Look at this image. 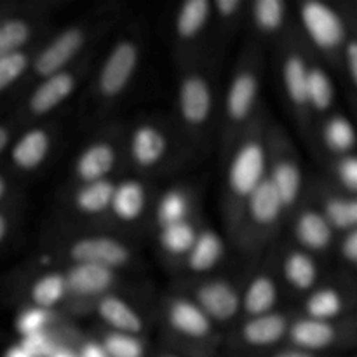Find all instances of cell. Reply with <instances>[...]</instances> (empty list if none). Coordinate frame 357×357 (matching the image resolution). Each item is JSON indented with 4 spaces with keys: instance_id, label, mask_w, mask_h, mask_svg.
Segmentation results:
<instances>
[{
    "instance_id": "cell-1",
    "label": "cell",
    "mask_w": 357,
    "mask_h": 357,
    "mask_svg": "<svg viewBox=\"0 0 357 357\" xmlns=\"http://www.w3.org/2000/svg\"><path fill=\"white\" fill-rule=\"evenodd\" d=\"M218 121V84L211 54L178 66L173 126L188 153L208 149Z\"/></svg>"
},
{
    "instance_id": "cell-2",
    "label": "cell",
    "mask_w": 357,
    "mask_h": 357,
    "mask_svg": "<svg viewBox=\"0 0 357 357\" xmlns=\"http://www.w3.org/2000/svg\"><path fill=\"white\" fill-rule=\"evenodd\" d=\"M271 122L265 105L227 155L222 215L227 236L232 237L244 204L267 178V128Z\"/></svg>"
},
{
    "instance_id": "cell-3",
    "label": "cell",
    "mask_w": 357,
    "mask_h": 357,
    "mask_svg": "<svg viewBox=\"0 0 357 357\" xmlns=\"http://www.w3.org/2000/svg\"><path fill=\"white\" fill-rule=\"evenodd\" d=\"M261 80H264V52L261 44L250 38L241 49L220 105L218 139L223 159L236 145L237 138L246 131L261 110Z\"/></svg>"
},
{
    "instance_id": "cell-4",
    "label": "cell",
    "mask_w": 357,
    "mask_h": 357,
    "mask_svg": "<svg viewBox=\"0 0 357 357\" xmlns=\"http://www.w3.org/2000/svg\"><path fill=\"white\" fill-rule=\"evenodd\" d=\"M112 23H114V20L107 13L103 16L84 17V20L73 21L54 33L51 31L44 38V42L38 45L26 77L20 84V87L14 91V101L23 96L37 82L79 61L86 52L93 49L94 42L100 38L103 31L108 30V26H112Z\"/></svg>"
},
{
    "instance_id": "cell-5",
    "label": "cell",
    "mask_w": 357,
    "mask_h": 357,
    "mask_svg": "<svg viewBox=\"0 0 357 357\" xmlns=\"http://www.w3.org/2000/svg\"><path fill=\"white\" fill-rule=\"evenodd\" d=\"M190 153L181 143L173 122L160 117H143L126 128V166L138 178L167 173Z\"/></svg>"
},
{
    "instance_id": "cell-6",
    "label": "cell",
    "mask_w": 357,
    "mask_h": 357,
    "mask_svg": "<svg viewBox=\"0 0 357 357\" xmlns=\"http://www.w3.org/2000/svg\"><path fill=\"white\" fill-rule=\"evenodd\" d=\"M164 351L183 357H220L222 333L209 317L180 291L169 293L160 303Z\"/></svg>"
},
{
    "instance_id": "cell-7",
    "label": "cell",
    "mask_w": 357,
    "mask_h": 357,
    "mask_svg": "<svg viewBox=\"0 0 357 357\" xmlns=\"http://www.w3.org/2000/svg\"><path fill=\"white\" fill-rule=\"evenodd\" d=\"M296 24L303 40L324 66L340 70V58L349 31L357 26L356 3H330L303 0L296 3Z\"/></svg>"
},
{
    "instance_id": "cell-8",
    "label": "cell",
    "mask_w": 357,
    "mask_h": 357,
    "mask_svg": "<svg viewBox=\"0 0 357 357\" xmlns=\"http://www.w3.org/2000/svg\"><path fill=\"white\" fill-rule=\"evenodd\" d=\"M143 58V37L138 30L121 35L94 68L91 103L105 115L117 107L131 89Z\"/></svg>"
},
{
    "instance_id": "cell-9",
    "label": "cell",
    "mask_w": 357,
    "mask_h": 357,
    "mask_svg": "<svg viewBox=\"0 0 357 357\" xmlns=\"http://www.w3.org/2000/svg\"><path fill=\"white\" fill-rule=\"evenodd\" d=\"M96 56L98 51L93 47L72 66L30 87L23 96L16 100V108L13 114L14 121L23 128L45 121L49 115L54 114L58 108L75 96L91 72H94Z\"/></svg>"
},
{
    "instance_id": "cell-10",
    "label": "cell",
    "mask_w": 357,
    "mask_h": 357,
    "mask_svg": "<svg viewBox=\"0 0 357 357\" xmlns=\"http://www.w3.org/2000/svg\"><path fill=\"white\" fill-rule=\"evenodd\" d=\"M286 223L288 215L284 206L271 181L265 178L244 204L230 241L246 257H260L274 244Z\"/></svg>"
},
{
    "instance_id": "cell-11",
    "label": "cell",
    "mask_w": 357,
    "mask_h": 357,
    "mask_svg": "<svg viewBox=\"0 0 357 357\" xmlns=\"http://www.w3.org/2000/svg\"><path fill=\"white\" fill-rule=\"evenodd\" d=\"M278 54L279 79L284 100L288 103L291 117L296 128L302 132L307 143H314V122L310 117L309 103H307V73L312 51L303 40L298 26L295 23L288 33L275 45Z\"/></svg>"
},
{
    "instance_id": "cell-12",
    "label": "cell",
    "mask_w": 357,
    "mask_h": 357,
    "mask_svg": "<svg viewBox=\"0 0 357 357\" xmlns=\"http://www.w3.org/2000/svg\"><path fill=\"white\" fill-rule=\"evenodd\" d=\"M267 180L278 192L286 215H293L305 190L298 150L281 124L271 119L267 128Z\"/></svg>"
},
{
    "instance_id": "cell-13",
    "label": "cell",
    "mask_w": 357,
    "mask_h": 357,
    "mask_svg": "<svg viewBox=\"0 0 357 357\" xmlns=\"http://www.w3.org/2000/svg\"><path fill=\"white\" fill-rule=\"evenodd\" d=\"M298 312L278 309L253 317H241L222 335V354H255L286 345L291 321Z\"/></svg>"
},
{
    "instance_id": "cell-14",
    "label": "cell",
    "mask_w": 357,
    "mask_h": 357,
    "mask_svg": "<svg viewBox=\"0 0 357 357\" xmlns=\"http://www.w3.org/2000/svg\"><path fill=\"white\" fill-rule=\"evenodd\" d=\"M357 344L356 314L337 321H319L296 314L289 326L286 345L307 354L328 357V354L349 352Z\"/></svg>"
},
{
    "instance_id": "cell-15",
    "label": "cell",
    "mask_w": 357,
    "mask_h": 357,
    "mask_svg": "<svg viewBox=\"0 0 357 357\" xmlns=\"http://www.w3.org/2000/svg\"><path fill=\"white\" fill-rule=\"evenodd\" d=\"M124 135L126 128L119 124H108L98 131L73 159L72 183L115 180L117 171L126 166Z\"/></svg>"
},
{
    "instance_id": "cell-16",
    "label": "cell",
    "mask_w": 357,
    "mask_h": 357,
    "mask_svg": "<svg viewBox=\"0 0 357 357\" xmlns=\"http://www.w3.org/2000/svg\"><path fill=\"white\" fill-rule=\"evenodd\" d=\"M58 258L68 264L100 265L122 272L136 264V251L124 237L108 232L77 234L65 239L56 251Z\"/></svg>"
},
{
    "instance_id": "cell-17",
    "label": "cell",
    "mask_w": 357,
    "mask_h": 357,
    "mask_svg": "<svg viewBox=\"0 0 357 357\" xmlns=\"http://www.w3.org/2000/svg\"><path fill=\"white\" fill-rule=\"evenodd\" d=\"M187 295L216 328H230L241 319V284L223 275H202L185 282Z\"/></svg>"
},
{
    "instance_id": "cell-18",
    "label": "cell",
    "mask_w": 357,
    "mask_h": 357,
    "mask_svg": "<svg viewBox=\"0 0 357 357\" xmlns=\"http://www.w3.org/2000/svg\"><path fill=\"white\" fill-rule=\"evenodd\" d=\"M213 31L211 0H185L173 16V45L178 66L209 54V33Z\"/></svg>"
},
{
    "instance_id": "cell-19",
    "label": "cell",
    "mask_w": 357,
    "mask_h": 357,
    "mask_svg": "<svg viewBox=\"0 0 357 357\" xmlns=\"http://www.w3.org/2000/svg\"><path fill=\"white\" fill-rule=\"evenodd\" d=\"M58 143V129L49 122H35L20 128L14 136L9 150H7V173L10 176H30L40 171L49 159Z\"/></svg>"
},
{
    "instance_id": "cell-20",
    "label": "cell",
    "mask_w": 357,
    "mask_h": 357,
    "mask_svg": "<svg viewBox=\"0 0 357 357\" xmlns=\"http://www.w3.org/2000/svg\"><path fill=\"white\" fill-rule=\"evenodd\" d=\"M268 250L257 268L241 286V317L261 316L279 309L281 302V279L278 272V253Z\"/></svg>"
},
{
    "instance_id": "cell-21",
    "label": "cell",
    "mask_w": 357,
    "mask_h": 357,
    "mask_svg": "<svg viewBox=\"0 0 357 357\" xmlns=\"http://www.w3.org/2000/svg\"><path fill=\"white\" fill-rule=\"evenodd\" d=\"M302 201L310 202L324 216L335 234L357 229V199L335 187L326 176H316L305 181Z\"/></svg>"
},
{
    "instance_id": "cell-22",
    "label": "cell",
    "mask_w": 357,
    "mask_h": 357,
    "mask_svg": "<svg viewBox=\"0 0 357 357\" xmlns=\"http://www.w3.org/2000/svg\"><path fill=\"white\" fill-rule=\"evenodd\" d=\"M354 275L323 281L303 296L302 316L319 321H337L356 314V284Z\"/></svg>"
},
{
    "instance_id": "cell-23",
    "label": "cell",
    "mask_w": 357,
    "mask_h": 357,
    "mask_svg": "<svg viewBox=\"0 0 357 357\" xmlns=\"http://www.w3.org/2000/svg\"><path fill=\"white\" fill-rule=\"evenodd\" d=\"M49 7L51 3H24L0 23V58L23 51L51 33L44 20Z\"/></svg>"
},
{
    "instance_id": "cell-24",
    "label": "cell",
    "mask_w": 357,
    "mask_h": 357,
    "mask_svg": "<svg viewBox=\"0 0 357 357\" xmlns=\"http://www.w3.org/2000/svg\"><path fill=\"white\" fill-rule=\"evenodd\" d=\"M152 190L143 178L131 176L115 180L114 195L107 218L119 229H136L150 216L152 209Z\"/></svg>"
},
{
    "instance_id": "cell-25",
    "label": "cell",
    "mask_w": 357,
    "mask_h": 357,
    "mask_svg": "<svg viewBox=\"0 0 357 357\" xmlns=\"http://www.w3.org/2000/svg\"><path fill=\"white\" fill-rule=\"evenodd\" d=\"M61 271L65 274L68 298L77 302L94 303L105 295L121 293V288L124 286L122 272L100 265L68 264Z\"/></svg>"
},
{
    "instance_id": "cell-26",
    "label": "cell",
    "mask_w": 357,
    "mask_h": 357,
    "mask_svg": "<svg viewBox=\"0 0 357 357\" xmlns=\"http://www.w3.org/2000/svg\"><path fill=\"white\" fill-rule=\"evenodd\" d=\"M288 222L291 225L293 244L300 250L307 251L317 260L333 253L337 234L310 202H300Z\"/></svg>"
},
{
    "instance_id": "cell-27",
    "label": "cell",
    "mask_w": 357,
    "mask_h": 357,
    "mask_svg": "<svg viewBox=\"0 0 357 357\" xmlns=\"http://www.w3.org/2000/svg\"><path fill=\"white\" fill-rule=\"evenodd\" d=\"M275 253H278L279 279L291 293L303 298L323 282L319 260L310 253L300 250L295 244L278 248Z\"/></svg>"
},
{
    "instance_id": "cell-28",
    "label": "cell",
    "mask_w": 357,
    "mask_h": 357,
    "mask_svg": "<svg viewBox=\"0 0 357 357\" xmlns=\"http://www.w3.org/2000/svg\"><path fill=\"white\" fill-rule=\"evenodd\" d=\"M246 21L253 31V40L258 44L271 42L278 45L291 28L289 6L284 0H253L248 2Z\"/></svg>"
},
{
    "instance_id": "cell-29",
    "label": "cell",
    "mask_w": 357,
    "mask_h": 357,
    "mask_svg": "<svg viewBox=\"0 0 357 357\" xmlns=\"http://www.w3.org/2000/svg\"><path fill=\"white\" fill-rule=\"evenodd\" d=\"M93 312L105 330L145 337L146 319L122 293H110L93 303Z\"/></svg>"
},
{
    "instance_id": "cell-30",
    "label": "cell",
    "mask_w": 357,
    "mask_h": 357,
    "mask_svg": "<svg viewBox=\"0 0 357 357\" xmlns=\"http://www.w3.org/2000/svg\"><path fill=\"white\" fill-rule=\"evenodd\" d=\"M199 216L197 195L187 185H173L153 197L150 220L155 230Z\"/></svg>"
},
{
    "instance_id": "cell-31",
    "label": "cell",
    "mask_w": 357,
    "mask_h": 357,
    "mask_svg": "<svg viewBox=\"0 0 357 357\" xmlns=\"http://www.w3.org/2000/svg\"><path fill=\"white\" fill-rule=\"evenodd\" d=\"M227 255V244L223 237L206 223L199 227L197 237L188 251L187 258L181 264V268L192 274L194 278L209 275Z\"/></svg>"
},
{
    "instance_id": "cell-32",
    "label": "cell",
    "mask_w": 357,
    "mask_h": 357,
    "mask_svg": "<svg viewBox=\"0 0 357 357\" xmlns=\"http://www.w3.org/2000/svg\"><path fill=\"white\" fill-rule=\"evenodd\" d=\"M115 180H101L93 181V183L73 185L72 192L68 195L70 209L84 220L105 222L108 209H110Z\"/></svg>"
},
{
    "instance_id": "cell-33",
    "label": "cell",
    "mask_w": 357,
    "mask_h": 357,
    "mask_svg": "<svg viewBox=\"0 0 357 357\" xmlns=\"http://www.w3.org/2000/svg\"><path fill=\"white\" fill-rule=\"evenodd\" d=\"M314 142H319L328 159L351 155L356 150V129L351 119L335 110L316 124Z\"/></svg>"
},
{
    "instance_id": "cell-34",
    "label": "cell",
    "mask_w": 357,
    "mask_h": 357,
    "mask_svg": "<svg viewBox=\"0 0 357 357\" xmlns=\"http://www.w3.org/2000/svg\"><path fill=\"white\" fill-rule=\"evenodd\" d=\"M307 103H309L314 129H316V124L321 119L337 110L335 108V105H337V87H335V82L328 68L314 56V52L309 63V73H307Z\"/></svg>"
},
{
    "instance_id": "cell-35",
    "label": "cell",
    "mask_w": 357,
    "mask_h": 357,
    "mask_svg": "<svg viewBox=\"0 0 357 357\" xmlns=\"http://www.w3.org/2000/svg\"><path fill=\"white\" fill-rule=\"evenodd\" d=\"M24 298L26 302L23 305L61 310L68 300V289L61 268H52L35 275L24 288Z\"/></svg>"
},
{
    "instance_id": "cell-36",
    "label": "cell",
    "mask_w": 357,
    "mask_h": 357,
    "mask_svg": "<svg viewBox=\"0 0 357 357\" xmlns=\"http://www.w3.org/2000/svg\"><path fill=\"white\" fill-rule=\"evenodd\" d=\"M201 223V218L195 216V218L185 220V222L155 230L157 246H159V251L162 253L164 260L167 264H171L176 268H181V264L187 258L188 251H190L192 244H194L195 237H197Z\"/></svg>"
},
{
    "instance_id": "cell-37",
    "label": "cell",
    "mask_w": 357,
    "mask_h": 357,
    "mask_svg": "<svg viewBox=\"0 0 357 357\" xmlns=\"http://www.w3.org/2000/svg\"><path fill=\"white\" fill-rule=\"evenodd\" d=\"M44 38H40L33 45L23 49V51L14 52V54L6 56V58H0V100L7 96V94L13 96L14 91L20 87V84L26 77L31 59H33L35 52H37L38 45L44 42Z\"/></svg>"
},
{
    "instance_id": "cell-38",
    "label": "cell",
    "mask_w": 357,
    "mask_h": 357,
    "mask_svg": "<svg viewBox=\"0 0 357 357\" xmlns=\"http://www.w3.org/2000/svg\"><path fill=\"white\" fill-rule=\"evenodd\" d=\"M213 30L222 40H229L246 21L248 2L244 0H211Z\"/></svg>"
},
{
    "instance_id": "cell-39",
    "label": "cell",
    "mask_w": 357,
    "mask_h": 357,
    "mask_svg": "<svg viewBox=\"0 0 357 357\" xmlns=\"http://www.w3.org/2000/svg\"><path fill=\"white\" fill-rule=\"evenodd\" d=\"M65 316L59 310L40 309L33 305H21L14 317V331L17 338L30 337V335L47 331Z\"/></svg>"
},
{
    "instance_id": "cell-40",
    "label": "cell",
    "mask_w": 357,
    "mask_h": 357,
    "mask_svg": "<svg viewBox=\"0 0 357 357\" xmlns=\"http://www.w3.org/2000/svg\"><path fill=\"white\" fill-rule=\"evenodd\" d=\"M94 337L98 338L108 357H146L149 354L145 337L117 333V331L105 330V328H101Z\"/></svg>"
},
{
    "instance_id": "cell-41",
    "label": "cell",
    "mask_w": 357,
    "mask_h": 357,
    "mask_svg": "<svg viewBox=\"0 0 357 357\" xmlns=\"http://www.w3.org/2000/svg\"><path fill=\"white\" fill-rule=\"evenodd\" d=\"M328 180L349 195L357 194V159L356 153L351 155L328 159Z\"/></svg>"
},
{
    "instance_id": "cell-42",
    "label": "cell",
    "mask_w": 357,
    "mask_h": 357,
    "mask_svg": "<svg viewBox=\"0 0 357 357\" xmlns=\"http://www.w3.org/2000/svg\"><path fill=\"white\" fill-rule=\"evenodd\" d=\"M338 73L344 79L345 87L349 91V96H351V101L354 103L357 93V26L349 31L344 51H342L340 70H338Z\"/></svg>"
},
{
    "instance_id": "cell-43",
    "label": "cell",
    "mask_w": 357,
    "mask_h": 357,
    "mask_svg": "<svg viewBox=\"0 0 357 357\" xmlns=\"http://www.w3.org/2000/svg\"><path fill=\"white\" fill-rule=\"evenodd\" d=\"M333 253L337 255L345 274H356L357 268V229L338 234Z\"/></svg>"
},
{
    "instance_id": "cell-44",
    "label": "cell",
    "mask_w": 357,
    "mask_h": 357,
    "mask_svg": "<svg viewBox=\"0 0 357 357\" xmlns=\"http://www.w3.org/2000/svg\"><path fill=\"white\" fill-rule=\"evenodd\" d=\"M17 342L23 345L24 351L31 357H49L58 349V344H56L54 337H52L49 330L42 331V333L30 335V337L17 338Z\"/></svg>"
},
{
    "instance_id": "cell-45",
    "label": "cell",
    "mask_w": 357,
    "mask_h": 357,
    "mask_svg": "<svg viewBox=\"0 0 357 357\" xmlns=\"http://www.w3.org/2000/svg\"><path fill=\"white\" fill-rule=\"evenodd\" d=\"M17 220H20V208H17L16 201L10 199L7 204L0 208V248L13 236L14 229L17 225Z\"/></svg>"
},
{
    "instance_id": "cell-46",
    "label": "cell",
    "mask_w": 357,
    "mask_h": 357,
    "mask_svg": "<svg viewBox=\"0 0 357 357\" xmlns=\"http://www.w3.org/2000/svg\"><path fill=\"white\" fill-rule=\"evenodd\" d=\"M220 357H319L307 354V352L298 351L295 347H289V345H281L278 349H272V351L265 352H255V354H220Z\"/></svg>"
},
{
    "instance_id": "cell-47",
    "label": "cell",
    "mask_w": 357,
    "mask_h": 357,
    "mask_svg": "<svg viewBox=\"0 0 357 357\" xmlns=\"http://www.w3.org/2000/svg\"><path fill=\"white\" fill-rule=\"evenodd\" d=\"M20 128L21 126L13 117L6 119V121H0V159L7 153L14 136L20 131Z\"/></svg>"
},
{
    "instance_id": "cell-48",
    "label": "cell",
    "mask_w": 357,
    "mask_h": 357,
    "mask_svg": "<svg viewBox=\"0 0 357 357\" xmlns=\"http://www.w3.org/2000/svg\"><path fill=\"white\" fill-rule=\"evenodd\" d=\"M77 357H108L107 352L103 351L101 344L98 342V338L94 337H87L84 338L82 342L79 344V347L75 349Z\"/></svg>"
},
{
    "instance_id": "cell-49",
    "label": "cell",
    "mask_w": 357,
    "mask_h": 357,
    "mask_svg": "<svg viewBox=\"0 0 357 357\" xmlns=\"http://www.w3.org/2000/svg\"><path fill=\"white\" fill-rule=\"evenodd\" d=\"M13 176L6 169H0V208L13 199Z\"/></svg>"
},
{
    "instance_id": "cell-50",
    "label": "cell",
    "mask_w": 357,
    "mask_h": 357,
    "mask_svg": "<svg viewBox=\"0 0 357 357\" xmlns=\"http://www.w3.org/2000/svg\"><path fill=\"white\" fill-rule=\"evenodd\" d=\"M2 357H31V356L24 351L23 345H21L20 342H14V344H10L9 347L3 351Z\"/></svg>"
},
{
    "instance_id": "cell-51",
    "label": "cell",
    "mask_w": 357,
    "mask_h": 357,
    "mask_svg": "<svg viewBox=\"0 0 357 357\" xmlns=\"http://www.w3.org/2000/svg\"><path fill=\"white\" fill-rule=\"evenodd\" d=\"M21 6H16V3H0V23L6 20L7 16H10L13 13H16Z\"/></svg>"
},
{
    "instance_id": "cell-52",
    "label": "cell",
    "mask_w": 357,
    "mask_h": 357,
    "mask_svg": "<svg viewBox=\"0 0 357 357\" xmlns=\"http://www.w3.org/2000/svg\"><path fill=\"white\" fill-rule=\"evenodd\" d=\"M49 357H77V352L68 347H58Z\"/></svg>"
},
{
    "instance_id": "cell-53",
    "label": "cell",
    "mask_w": 357,
    "mask_h": 357,
    "mask_svg": "<svg viewBox=\"0 0 357 357\" xmlns=\"http://www.w3.org/2000/svg\"><path fill=\"white\" fill-rule=\"evenodd\" d=\"M153 357H183V356H178V354H174V352H169V351H162Z\"/></svg>"
}]
</instances>
